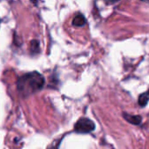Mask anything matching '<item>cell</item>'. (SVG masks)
Listing matches in <instances>:
<instances>
[{"instance_id":"7","label":"cell","mask_w":149,"mask_h":149,"mask_svg":"<svg viewBox=\"0 0 149 149\" xmlns=\"http://www.w3.org/2000/svg\"><path fill=\"white\" fill-rule=\"evenodd\" d=\"M61 141H62V140L55 141L51 146H49V148L47 149H58L59 148V146H60V143H61Z\"/></svg>"},{"instance_id":"3","label":"cell","mask_w":149,"mask_h":149,"mask_svg":"<svg viewBox=\"0 0 149 149\" xmlns=\"http://www.w3.org/2000/svg\"><path fill=\"white\" fill-rule=\"evenodd\" d=\"M123 117L127 121H128L129 123H131L133 125H141V123L142 121V118L140 115H131V114L124 113Z\"/></svg>"},{"instance_id":"4","label":"cell","mask_w":149,"mask_h":149,"mask_svg":"<svg viewBox=\"0 0 149 149\" xmlns=\"http://www.w3.org/2000/svg\"><path fill=\"white\" fill-rule=\"evenodd\" d=\"M86 24V19L81 13H78L72 19V25L77 27H82Z\"/></svg>"},{"instance_id":"6","label":"cell","mask_w":149,"mask_h":149,"mask_svg":"<svg viewBox=\"0 0 149 149\" xmlns=\"http://www.w3.org/2000/svg\"><path fill=\"white\" fill-rule=\"evenodd\" d=\"M31 52L32 54H37L38 52H39V41L37 40V39H33L31 41Z\"/></svg>"},{"instance_id":"1","label":"cell","mask_w":149,"mask_h":149,"mask_svg":"<svg viewBox=\"0 0 149 149\" xmlns=\"http://www.w3.org/2000/svg\"><path fill=\"white\" fill-rule=\"evenodd\" d=\"M45 86V78L38 72H31L18 77L17 80V88L23 98H27L33 93L43 89Z\"/></svg>"},{"instance_id":"2","label":"cell","mask_w":149,"mask_h":149,"mask_svg":"<svg viewBox=\"0 0 149 149\" xmlns=\"http://www.w3.org/2000/svg\"><path fill=\"white\" fill-rule=\"evenodd\" d=\"M94 129H95L94 122L87 118L79 119L74 126V131L77 134H89L93 132Z\"/></svg>"},{"instance_id":"5","label":"cell","mask_w":149,"mask_h":149,"mask_svg":"<svg viewBox=\"0 0 149 149\" xmlns=\"http://www.w3.org/2000/svg\"><path fill=\"white\" fill-rule=\"evenodd\" d=\"M138 102L141 107H146L148 103V92H145L142 94H141L139 97Z\"/></svg>"}]
</instances>
